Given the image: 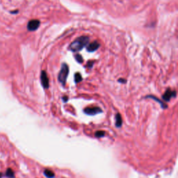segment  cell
I'll use <instances>...</instances> for the list:
<instances>
[{
    "mask_svg": "<svg viewBox=\"0 0 178 178\" xmlns=\"http://www.w3.org/2000/svg\"><path fill=\"white\" fill-rule=\"evenodd\" d=\"M89 38L88 36H81L70 44L69 49L74 52L81 51L89 43Z\"/></svg>",
    "mask_w": 178,
    "mask_h": 178,
    "instance_id": "6da1fadb",
    "label": "cell"
},
{
    "mask_svg": "<svg viewBox=\"0 0 178 178\" xmlns=\"http://www.w3.org/2000/svg\"><path fill=\"white\" fill-rule=\"evenodd\" d=\"M84 111L86 114L90 115H93L98 114V113H102V110L101 109L100 107H98V106H94V107L86 108V109L84 110Z\"/></svg>",
    "mask_w": 178,
    "mask_h": 178,
    "instance_id": "277c9868",
    "label": "cell"
},
{
    "mask_svg": "<svg viewBox=\"0 0 178 178\" xmlns=\"http://www.w3.org/2000/svg\"><path fill=\"white\" fill-rule=\"evenodd\" d=\"M118 82L120 83H126V80H124V79H119Z\"/></svg>",
    "mask_w": 178,
    "mask_h": 178,
    "instance_id": "e0dca14e",
    "label": "cell"
},
{
    "mask_svg": "<svg viewBox=\"0 0 178 178\" xmlns=\"http://www.w3.org/2000/svg\"><path fill=\"white\" fill-rule=\"evenodd\" d=\"M93 63H94V62H93V61H89V62H88L87 66H88V67H89V68H91L93 67Z\"/></svg>",
    "mask_w": 178,
    "mask_h": 178,
    "instance_id": "9a60e30c",
    "label": "cell"
},
{
    "mask_svg": "<svg viewBox=\"0 0 178 178\" xmlns=\"http://www.w3.org/2000/svg\"><path fill=\"white\" fill-rule=\"evenodd\" d=\"M68 100V96H63V101L64 102H67Z\"/></svg>",
    "mask_w": 178,
    "mask_h": 178,
    "instance_id": "2e32d148",
    "label": "cell"
},
{
    "mask_svg": "<svg viewBox=\"0 0 178 178\" xmlns=\"http://www.w3.org/2000/svg\"><path fill=\"white\" fill-rule=\"evenodd\" d=\"M11 13H18V10L17 11H11Z\"/></svg>",
    "mask_w": 178,
    "mask_h": 178,
    "instance_id": "d6986e66",
    "label": "cell"
},
{
    "mask_svg": "<svg viewBox=\"0 0 178 178\" xmlns=\"http://www.w3.org/2000/svg\"><path fill=\"white\" fill-rule=\"evenodd\" d=\"M5 177L8 178H15V172L11 168H7L5 172Z\"/></svg>",
    "mask_w": 178,
    "mask_h": 178,
    "instance_id": "9c48e42d",
    "label": "cell"
},
{
    "mask_svg": "<svg viewBox=\"0 0 178 178\" xmlns=\"http://www.w3.org/2000/svg\"><path fill=\"white\" fill-rule=\"evenodd\" d=\"M4 176V175L3 172H0V178H2Z\"/></svg>",
    "mask_w": 178,
    "mask_h": 178,
    "instance_id": "ac0fdd59",
    "label": "cell"
},
{
    "mask_svg": "<svg viewBox=\"0 0 178 178\" xmlns=\"http://www.w3.org/2000/svg\"><path fill=\"white\" fill-rule=\"evenodd\" d=\"M40 25V22L38 20H32L27 24V29L30 32H34L38 29Z\"/></svg>",
    "mask_w": 178,
    "mask_h": 178,
    "instance_id": "3957f363",
    "label": "cell"
},
{
    "mask_svg": "<svg viewBox=\"0 0 178 178\" xmlns=\"http://www.w3.org/2000/svg\"><path fill=\"white\" fill-rule=\"evenodd\" d=\"M75 57V59L77 60V61L79 62L80 63H82L83 62V58H82V56L80 54H76Z\"/></svg>",
    "mask_w": 178,
    "mask_h": 178,
    "instance_id": "5bb4252c",
    "label": "cell"
},
{
    "mask_svg": "<svg viewBox=\"0 0 178 178\" xmlns=\"http://www.w3.org/2000/svg\"><path fill=\"white\" fill-rule=\"evenodd\" d=\"M146 98H152V99H153V100L157 101V102H158L159 103L161 104V106H162V108H164V109H166V108L168 107V105H166V104L163 103V102H161L160 100H159L158 98H157V97L153 96V95H148V96L146 97Z\"/></svg>",
    "mask_w": 178,
    "mask_h": 178,
    "instance_id": "30bf717a",
    "label": "cell"
},
{
    "mask_svg": "<svg viewBox=\"0 0 178 178\" xmlns=\"http://www.w3.org/2000/svg\"><path fill=\"white\" fill-rule=\"evenodd\" d=\"M122 124V119L120 113H117L115 115V126L117 127H120Z\"/></svg>",
    "mask_w": 178,
    "mask_h": 178,
    "instance_id": "ba28073f",
    "label": "cell"
},
{
    "mask_svg": "<svg viewBox=\"0 0 178 178\" xmlns=\"http://www.w3.org/2000/svg\"><path fill=\"white\" fill-rule=\"evenodd\" d=\"M75 83H79V82H80L81 81H82V75H81L80 73H76L75 75Z\"/></svg>",
    "mask_w": 178,
    "mask_h": 178,
    "instance_id": "7c38bea8",
    "label": "cell"
},
{
    "mask_svg": "<svg viewBox=\"0 0 178 178\" xmlns=\"http://www.w3.org/2000/svg\"><path fill=\"white\" fill-rule=\"evenodd\" d=\"M176 95H177V93H176L175 91H171V90L168 89L166 91V92L163 95L162 98L163 100L166 101V102H169L170 99L172 98H175V97H176Z\"/></svg>",
    "mask_w": 178,
    "mask_h": 178,
    "instance_id": "8992f818",
    "label": "cell"
},
{
    "mask_svg": "<svg viewBox=\"0 0 178 178\" xmlns=\"http://www.w3.org/2000/svg\"><path fill=\"white\" fill-rule=\"evenodd\" d=\"M105 135V132L104 131H98L95 132V136L97 138H100V137H103Z\"/></svg>",
    "mask_w": 178,
    "mask_h": 178,
    "instance_id": "4fadbf2b",
    "label": "cell"
},
{
    "mask_svg": "<svg viewBox=\"0 0 178 178\" xmlns=\"http://www.w3.org/2000/svg\"><path fill=\"white\" fill-rule=\"evenodd\" d=\"M44 175L47 178H54L55 177L54 172L52 170L49 169H45L44 170Z\"/></svg>",
    "mask_w": 178,
    "mask_h": 178,
    "instance_id": "8fae6325",
    "label": "cell"
},
{
    "mask_svg": "<svg viewBox=\"0 0 178 178\" xmlns=\"http://www.w3.org/2000/svg\"><path fill=\"white\" fill-rule=\"evenodd\" d=\"M100 45L98 42L94 41V42H93V43H90L89 45H88L87 47H86V50L89 52H95V50H97V49L100 47Z\"/></svg>",
    "mask_w": 178,
    "mask_h": 178,
    "instance_id": "52a82bcc",
    "label": "cell"
},
{
    "mask_svg": "<svg viewBox=\"0 0 178 178\" xmlns=\"http://www.w3.org/2000/svg\"><path fill=\"white\" fill-rule=\"evenodd\" d=\"M40 81H41V84L44 89H48L49 86V79L47 72L45 70L42 71L41 75H40Z\"/></svg>",
    "mask_w": 178,
    "mask_h": 178,
    "instance_id": "5b68a950",
    "label": "cell"
},
{
    "mask_svg": "<svg viewBox=\"0 0 178 178\" xmlns=\"http://www.w3.org/2000/svg\"><path fill=\"white\" fill-rule=\"evenodd\" d=\"M69 74V67L68 65L66 63H63L61 65V68L58 74V81L60 82V83L62 84L63 86H65L66 80H67L68 76Z\"/></svg>",
    "mask_w": 178,
    "mask_h": 178,
    "instance_id": "7a4b0ae2",
    "label": "cell"
}]
</instances>
